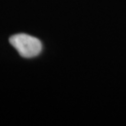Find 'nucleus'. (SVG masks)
<instances>
[{
    "instance_id": "obj_1",
    "label": "nucleus",
    "mask_w": 126,
    "mask_h": 126,
    "mask_svg": "<svg viewBox=\"0 0 126 126\" xmlns=\"http://www.w3.org/2000/svg\"><path fill=\"white\" fill-rule=\"evenodd\" d=\"M10 44L17 50L20 55L25 58L36 57L42 50L39 39L26 34H17L10 37Z\"/></svg>"
}]
</instances>
